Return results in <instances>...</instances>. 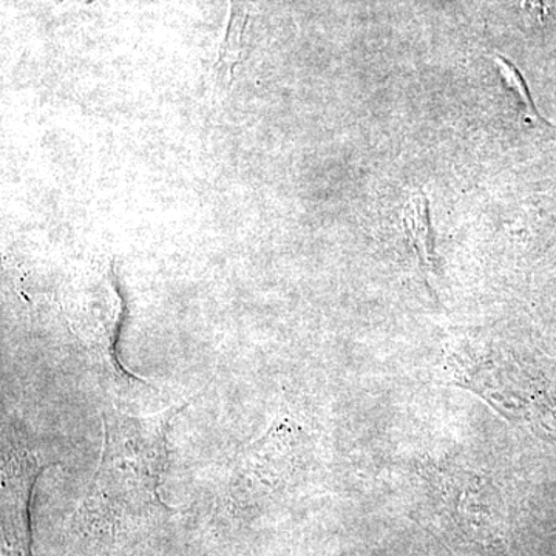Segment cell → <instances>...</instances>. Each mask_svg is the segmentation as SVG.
I'll use <instances>...</instances> for the list:
<instances>
[{"instance_id":"obj_1","label":"cell","mask_w":556,"mask_h":556,"mask_svg":"<svg viewBox=\"0 0 556 556\" xmlns=\"http://www.w3.org/2000/svg\"><path fill=\"white\" fill-rule=\"evenodd\" d=\"M186 405L149 416L119 409L102 415L104 442L87 508L109 526H129L166 510L160 497L167 466V438L174 417Z\"/></svg>"},{"instance_id":"obj_2","label":"cell","mask_w":556,"mask_h":556,"mask_svg":"<svg viewBox=\"0 0 556 556\" xmlns=\"http://www.w3.org/2000/svg\"><path fill=\"white\" fill-rule=\"evenodd\" d=\"M438 492L448 514L457 518V525L471 530V540L478 541V532L486 540L496 526V495L492 485L479 475L466 470L438 471ZM492 541V540H490Z\"/></svg>"},{"instance_id":"obj_3","label":"cell","mask_w":556,"mask_h":556,"mask_svg":"<svg viewBox=\"0 0 556 556\" xmlns=\"http://www.w3.org/2000/svg\"><path fill=\"white\" fill-rule=\"evenodd\" d=\"M405 233L415 249L419 265L426 273L434 269L433 232L430 223V201L426 193L417 192L407 201L402 214Z\"/></svg>"},{"instance_id":"obj_4","label":"cell","mask_w":556,"mask_h":556,"mask_svg":"<svg viewBox=\"0 0 556 556\" xmlns=\"http://www.w3.org/2000/svg\"><path fill=\"white\" fill-rule=\"evenodd\" d=\"M493 61H495L497 73H500L501 79L504 80V84H506L508 89L514 91L519 100H521L522 104H525L529 119L541 121V116L538 115L535 105H533L532 98H530L529 90H527L525 79H522L519 70L515 67L511 62H508L506 58L495 56L493 58Z\"/></svg>"}]
</instances>
